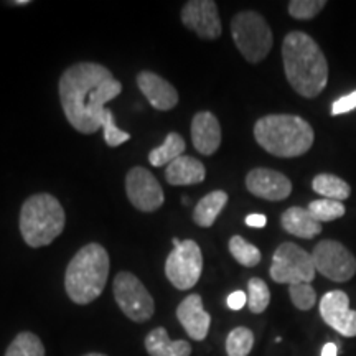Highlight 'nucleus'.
<instances>
[{
  "label": "nucleus",
  "instance_id": "obj_1",
  "mask_svg": "<svg viewBox=\"0 0 356 356\" xmlns=\"http://www.w3.org/2000/svg\"><path fill=\"white\" fill-rule=\"evenodd\" d=\"M58 91L71 126L81 134H95L102 127L104 104L121 95L122 84L106 66L83 61L61 74Z\"/></svg>",
  "mask_w": 356,
  "mask_h": 356
},
{
  "label": "nucleus",
  "instance_id": "obj_2",
  "mask_svg": "<svg viewBox=\"0 0 356 356\" xmlns=\"http://www.w3.org/2000/svg\"><path fill=\"white\" fill-rule=\"evenodd\" d=\"M286 78L297 95L312 99L328 83V63L315 40L304 32H291L282 43Z\"/></svg>",
  "mask_w": 356,
  "mask_h": 356
},
{
  "label": "nucleus",
  "instance_id": "obj_3",
  "mask_svg": "<svg viewBox=\"0 0 356 356\" xmlns=\"http://www.w3.org/2000/svg\"><path fill=\"white\" fill-rule=\"evenodd\" d=\"M254 137L266 152L292 159L309 152L314 145V129L305 119L292 114H270L254 126Z\"/></svg>",
  "mask_w": 356,
  "mask_h": 356
},
{
  "label": "nucleus",
  "instance_id": "obj_4",
  "mask_svg": "<svg viewBox=\"0 0 356 356\" xmlns=\"http://www.w3.org/2000/svg\"><path fill=\"white\" fill-rule=\"evenodd\" d=\"M109 275V254L101 244L91 243L79 249L65 274L66 293L74 304L88 305L104 291Z\"/></svg>",
  "mask_w": 356,
  "mask_h": 356
},
{
  "label": "nucleus",
  "instance_id": "obj_5",
  "mask_svg": "<svg viewBox=\"0 0 356 356\" xmlns=\"http://www.w3.org/2000/svg\"><path fill=\"white\" fill-rule=\"evenodd\" d=\"M65 210L50 193H37L26 198L20 210V233L30 248L51 244L65 229Z\"/></svg>",
  "mask_w": 356,
  "mask_h": 356
},
{
  "label": "nucleus",
  "instance_id": "obj_6",
  "mask_svg": "<svg viewBox=\"0 0 356 356\" xmlns=\"http://www.w3.org/2000/svg\"><path fill=\"white\" fill-rule=\"evenodd\" d=\"M231 35L241 55L249 63H259L273 48V30L257 12L244 10L231 20Z\"/></svg>",
  "mask_w": 356,
  "mask_h": 356
},
{
  "label": "nucleus",
  "instance_id": "obj_7",
  "mask_svg": "<svg viewBox=\"0 0 356 356\" xmlns=\"http://www.w3.org/2000/svg\"><path fill=\"white\" fill-rule=\"evenodd\" d=\"M270 277L277 284H310L315 279L314 257L305 249L293 243H284L275 249L273 266L269 270Z\"/></svg>",
  "mask_w": 356,
  "mask_h": 356
},
{
  "label": "nucleus",
  "instance_id": "obj_8",
  "mask_svg": "<svg viewBox=\"0 0 356 356\" xmlns=\"http://www.w3.org/2000/svg\"><path fill=\"white\" fill-rule=\"evenodd\" d=\"M203 270L202 249L193 239L173 238V251L165 261V275L178 291H188L197 286Z\"/></svg>",
  "mask_w": 356,
  "mask_h": 356
},
{
  "label": "nucleus",
  "instance_id": "obj_9",
  "mask_svg": "<svg viewBox=\"0 0 356 356\" xmlns=\"http://www.w3.org/2000/svg\"><path fill=\"white\" fill-rule=\"evenodd\" d=\"M113 291L119 309L132 322L144 323L152 318L155 312L154 297L137 275L132 273H119L114 279Z\"/></svg>",
  "mask_w": 356,
  "mask_h": 356
},
{
  "label": "nucleus",
  "instance_id": "obj_10",
  "mask_svg": "<svg viewBox=\"0 0 356 356\" xmlns=\"http://www.w3.org/2000/svg\"><path fill=\"white\" fill-rule=\"evenodd\" d=\"M312 257L317 273L333 282H346L356 274L355 256L343 244L333 239L320 241L312 252Z\"/></svg>",
  "mask_w": 356,
  "mask_h": 356
},
{
  "label": "nucleus",
  "instance_id": "obj_11",
  "mask_svg": "<svg viewBox=\"0 0 356 356\" xmlns=\"http://www.w3.org/2000/svg\"><path fill=\"white\" fill-rule=\"evenodd\" d=\"M126 193L129 202L139 211H157L165 202L163 190L152 173L144 167H134L126 177Z\"/></svg>",
  "mask_w": 356,
  "mask_h": 356
},
{
  "label": "nucleus",
  "instance_id": "obj_12",
  "mask_svg": "<svg viewBox=\"0 0 356 356\" xmlns=\"http://www.w3.org/2000/svg\"><path fill=\"white\" fill-rule=\"evenodd\" d=\"M181 22L203 40L221 37V20L218 6L213 0H190L181 8Z\"/></svg>",
  "mask_w": 356,
  "mask_h": 356
},
{
  "label": "nucleus",
  "instance_id": "obj_13",
  "mask_svg": "<svg viewBox=\"0 0 356 356\" xmlns=\"http://www.w3.org/2000/svg\"><path fill=\"white\" fill-rule=\"evenodd\" d=\"M320 315L340 335L356 337V310L350 309V297L343 291L325 293L320 300Z\"/></svg>",
  "mask_w": 356,
  "mask_h": 356
},
{
  "label": "nucleus",
  "instance_id": "obj_14",
  "mask_svg": "<svg viewBox=\"0 0 356 356\" xmlns=\"http://www.w3.org/2000/svg\"><path fill=\"white\" fill-rule=\"evenodd\" d=\"M246 186L254 197L267 202H282L292 193L291 180L284 173L270 168H254L249 172Z\"/></svg>",
  "mask_w": 356,
  "mask_h": 356
},
{
  "label": "nucleus",
  "instance_id": "obj_15",
  "mask_svg": "<svg viewBox=\"0 0 356 356\" xmlns=\"http://www.w3.org/2000/svg\"><path fill=\"white\" fill-rule=\"evenodd\" d=\"M177 318L195 341H202L210 332L211 317L203 307V300L198 293H191L185 297L177 307Z\"/></svg>",
  "mask_w": 356,
  "mask_h": 356
},
{
  "label": "nucleus",
  "instance_id": "obj_16",
  "mask_svg": "<svg viewBox=\"0 0 356 356\" xmlns=\"http://www.w3.org/2000/svg\"><path fill=\"white\" fill-rule=\"evenodd\" d=\"M137 86L154 109L170 111L178 104V92L167 79L152 71H140L137 74Z\"/></svg>",
  "mask_w": 356,
  "mask_h": 356
},
{
  "label": "nucleus",
  "instance_id": "obj_17",
  "mask_svg": "<svg viewBox=\"0 0 356 356\" xmlns=\"http://www.w3.org/2000/svg\"><path fill=\"white\" fill-rule=\"evenodd\" d=\"M191 140L193 147L203 155H213L221 145V126L216 115L210 111H202L191 121Z\"/></svg>",
  "mask_w": 356,
  "mask_h": 356
},
{
  "label": "nucleus",
  "instance_id": "obj_18",
  "mask_svg": "<svg viewBox=\"0 0 356 356\" xmlns=\"http://www.w3.org/2000/svg\"><path fill=\"white\" fill-rule=\"evenodd\" d=\"M207 177L204 165L198 159L190 157V155H181L173 160L170 165H167L165 178L170 185L186 186L202 184Z\"/></svg>",
  "mask_w": 356,
  "mask_h": 356
},
{
  "label": "nucleus",
  "instance_id": "obj_19",
  "mask_svg": "<svg viewBox=\"0 0 356 356\" xmlns=\"http://www.w3.org/2000/svg\"><path fill=\"white\" fill-rule=\"evenodd\" d=\"M282 228L297 238L312 239L322 233V222H318L310 215L307 208L292 207L282 213L280 216Z\"/></svg>",
  "mask_w": 356,
  "mask_h": 356
},
{
  "label": "nucleus",
  "instance_id": "obj_20",
  "mask_svg": "<svg viewBox=\"0 0 356 356\" xmlns=\"http://www.w3.org/2000/svg\"><path fill=\"white\" fill-rule=\"evenodd\" d=\"M145 350L150 356H190L191 345L186 340L173 341L163 327L154 328L145 337Z\"/></svg>",
  "mask_w": 356,
  "mask_h": 356
},
{
  "label": "nucleus",
  "instance_id": "obj_21",
  "mask_svg": "<svg viewBox=\"0 0 356 356\" xmlns=\"http://www.w3.org/2000/svg\"><path fill=\"white\" fill-rule=\"evenodd\" d=\"M228 203V193L222 190H216L208 193L197 203L193 210V221L202 228H210L216 218L220 216L222 208Z\"/></svg>",
  "mask_w": 356,
  "mask_h": 356
},
{
  "label": "nucleus",
  "instance_id": "obj_22",
  "mask_svg": "<svg viewBox=\"0 0 356 356\" xmlns=\"http://www.w3.org/2000/svg\"><path fill=\"white\" fill-rule=\"evenodd\" d=\"M312 188L315 190V193L322 195L323 198L335 200V202H345L346 198H350L351 193L350 185L340 177L332 175V173H320L315 177L312 181Z\"/></svg>",
  "mask_w": 356,
  "mask_h": 356
},
{
  "label": "nucleus",
  "instance_id": "obj_23",
  "mask_svg": "<svg viewBox=\"0 0 356 356\" xmlns=\"http://www.w3.org/2000/svg\"><path fill=\"white\" fill-rule=\"evenodd\" d=\"M185 147L186 145L184 137L177 132H170L165 137V142L149 154V162L152 163L154 167L170 165L173 160H177L178 157L184 155Z\"/></svg>",
  "mask_w": 356,
  "mask_h": 356
},
{
  "label": "nucleus",
  "instance_id": "obj_24",
  "mask_svg": "<svg viewBox=\"0 0 356 356\" xmlns=\"http://www.w3.org/2000/svg\"><path fill=\"white\" fill-rule=\"evenodd\" d=\"M6 356H44V346L35 333L22 332L8 345Z\"/></svg>",
  "mask_w": 356,
  "mask_h": 356
},
{
  "label": "nucleus",
  "instance_id": "obj_25",
  "mask_svg": "<svg viewBox=\"0 0 356 356\" xmlns=\"http://www.w3.org/2000/svg\"><path fill=\"white\" fill-rule=\"evenodd\" d=\"M229 252L241 266L254 267L261 262V251L243 236H233L229 239Z\"/></svg>",
  "mask_w": 356,
  "mask_h": 356
},
{
  "label": "nucleus",
  "instance_id": "obj_26",
  "mask_svg": "<svg viewBox=\"0 0 356 356\" xmlns=\"http://www.w3.org/2000/svg\"><path fill=\"white\" fill-rule=\"evenodd\" d=\"M254 346V333L246 327H236L226 338L228 356H248Z\"/></svg>",
  "mask_w": 356,
  "mask_h": 356
},
{
  "label": "nucleus",
  "instance_id": "obj_27",
  "mask_svg": "<svg viewBox=\"0 0 356 356\" xmlns=\"http://www.w3.org/2000/svg\"><path fill=\"white\" fill-rule=\"evenodd\" d=\"M270 302L269 287L259 277L249 279L248 282V305L252 314H262Z\"/></svg>",
  "mask_w": 356,
  "mask_h": 356
},
{
  "label": "nucleus",
  "instance_id": "obj_28",
  "mask_svg": "<svg viewBox=\"0 0 356 356\" xmlns=\"http://www.w3.org/2000/svg\"><path fill=\"white\" fill-rule=\"evenodd\" d=\"M307 210L318 222H328L345 215V204L341 202H335V200L322 198L312 202Z\"/></svg>",
  "mask_w": 356,
  "mask_h": 356
},
{
  "label": "nucleus",
  "instance_id": "obj_29",
  "mask_svg": "<svg viewBox=\"0 0 356 356\" xmlns=\"http://www.w3.org/2000/svg\"><path fill=\"white\" fill-rule=\"evenodd\" d=\"M325 7V0H292L289 3V13L297 20H310L317 17Z\"/></svg>",
  "mask_w": 356,
  "mask_h": 356
},
{
  "label": "nucleus",
  "instance_id": "obj_30",
  "mask_svg": "<svg viewBox=\"0 0 356 356\" xmlns=\"http://www.w3.org/2000/svg\"><path fill=\"white\" fill-rule=\"evenodd\" d=\"M289 293H291L292 304L299 310H310L314 309L315 302H317V292L310 284H293L289 286Z\"/></svg>",
  "mask_w": 356,
  "mask_h": 356
},
{
  "label": "nucleus",
  "instance_id": "obj_31",
  "mask_svg": "<svg viewBox=\"0 0 356 356\" xmlns=\"http://www.w3.org/2000/svg\"><path fill=\"white\" fill-rule=\"evenodd\" d=\"M102 129H104V140L109 147H118L131 139L127 132L121 131V129L115 126L114 114L109 109H106L104 118H102Z\"/></svg>",
  "mask_w": 356,
  "mask_h": 356
},
{
  "label": "nucleus",
  "instance_id": "obj_32",
  "mask_svg": "<svg viewBox=\"0 0 356 356\" xmlns=\"http://www.w3.org/2000/svg\"><path fill=\"white\" fill-rule=\"evenodd\" d=\"M353 109H356V91L350 92V95L340 97V99H337L335 102H333L332 114L333 115L346 114Z\"/></svg>",
  "mask_w": 356,
  "mask_h": 356
},
{
  "label": "nucleus",
  "instance_id": "obj_33",
  "mask_svg": "<svg viewBox=\"0 0 356 356\" xmlns=\"http://www.w3.org/2000/svg\"><path fill=\"white\" fill-rule=\"evenodd\" d=\"M226 304H228L231 310H241L248 304V296L243 291H236L229 293L228 299H226Z\"/></svg>",
  "mask_w": 356,
  "mask_h": 356
},
{
  "label": "nucleus",
  "instance_id": "obj_34",
  "mask_svg": "<svg viewBox=\"0 0 356 356\" xmlns=\"http://www.w3.org/2000/svg\"><path fill=\"white\" fill-rule=\"evenodd\" d=\"M267 222V218L264 215H259V213H252V215L246 216V225L251 226V228H264Z\"/></svg>",
  "mask_w": 356,
  "mask_h": 356
},
{
  "label": "nucleus",
  "instance_id": "obj_35",
  "mask_svg": "<svg viewBox=\"0 0 356 356\" xmlns=\"http://www.w3.org/2000/svg\"><path fill=\"white\" fill-rule=\"evenodd\" d=\"M322 356H338V348L335 343H327L322 348Z\"/></svg>",
  "mask_w": 356,
  "mask_h": 356
},
{
  "label": "nucleus",
  "instance_id": "obj_36",
  "mask_svg": "<svg viewBox=\"0 0 356 356\" xmlns=\"http://www.w3.org/2000/svg\"><path fill=\"white\" fill-rule=\"evenodd\" d=\"M30 0H15V2H8V6H29Z\"/></svg>",
  "mask_w": 356,
  "mask_h": 356
},
{
  "label": "nucleus",
  "instance_id": "obj_37",
  "mask_svg": "<svg viewBox=\"0 0 356 356\" xmlns=\"http://www.w3.org/2000/svg\"><path fill=\"white\" fill-rule=\"evenodd\" d=\"M84 356H106V355H102V353H88V355H84Z\"/></svg>",
  "mask_w": 356,
  "mask_h": 356
}]
</instances>
